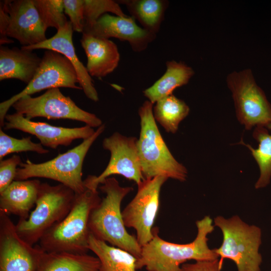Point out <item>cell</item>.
Returning <instances> with one entry per match:
<instances>
[{
  "mask_svg": "<svg viewBox=\"0 0 271 271\" xmlns=\"http://www.w3.org/2000/svg\"><path fill=\"white\" fill-rule=\"evenodd\" d=\"M75 195L72 189L63 184L41 183L34 210L27 219H19L16 224L18 235L34 246L46 231L66 217Z\"/></svg>",
  "mask_w": 271,
  "mask_h": 271,
  "instance_id": "obj_7",
  "label": "cell"
},
{
  "mask_svg": "<svg viewBox=\"0 0 271 271\" xmlns=\"http://www.w3.org/2000/svg\"><path fill=\"white\" fill-rule=\"evenodd\" d=\"M73 31L72 24L68 21L64 26L59 28L56 34L51 38L36 45L22 46L21 48L31 51L40 49L50 50L63 55L75 69L79 85L85 95L92 101H98V94L91 77L76 54L72 41Z\"/></svg>",
  "mask_w": 271,
  "mask_h": 271,
  "instance_id": "obj_17",
  "label": "cell"
},
{
  "mask_svg": "<svg viewBox=\"0 0 271 271\" xmlns=\"http://www.w3.org/2000/svg\"><path fill=\"white\" fill-rule=\"evenodd\" d=\"M105 128L102 124L89 138L49 161L37 164L29 160L21 163L17 168L15 180L36 177L47 178L60 182L76 194L82 193L86 189L82 178L84 160L91 146Z\"/></svg>",
  "mask_w": 271,
  "mask_h": 271,
  "instance_id": "obj_6",
  "label": "cell"
},
{
  "mask_svg": "<svg viewBox=\"0 0 271 271\" xmlns=\"http://www.w3.org/2000/svg\"><path fill=\"white\" fill-rule=\"evenodd\" d=\"M42 61L33 51L0 47V80L17 79L28 84Z\"/></svg>",
  "mask_w": 271,
  "mask_h": 271,
  "instance_id": "obj_19",
  "label": "cell"
},
{
  "mask_svg": "<svg viewBox=\"0 0 271 271\" xmlns=\"http://www.w3.org/2000/svg\"><path fill=\"white\" fill-rule=\"evenodd\" d=\"M99 189L105 196L91 212L88 226L96 238L125 250L138 258L142 246L136 236L129 234L124 224L121 204L133 190L131 187H122L114 177H109Z\"/></svg>",
  "mask_w": 271,
  "mask_h": 271,
  "instance_id": "obj_2",
  "label": "cell"
},
{
  "mask_svg": "<svg viewBox=\"0 0 271 271\" xmlns=\"http://www.w3.org/2000/svg\"><path fill=\"white\" fill-rule=\"evenodd\" d=\"M12 107L16 113L29 120L37 117L48 119H67L83 122L92 127H98L103 124L95 114L80 108L70 97L62 93L59 88L49 89L35 97L25 96Z\"/></svg>",
  "mask_w": 271,
  "mask_h": 271,
  "instance_id": "obj_10",
  "label": "cell"
},
{
  "mask_svg": "<svg viewBox=\"0 0 271 271\" xmlns=\"http://www.w3.org/2000/svg\"><path fill=\"white\" fill-rule=\"evenodd\" d=\"M213 222L223 235L221 245L214 248L220 257V266L223 260L227 258L235 263L238 271H261L262 258L259 251L262 241L261 228L246 223L238 215L229 218L217 216Z\"/></svg>",
  "mask_w": 271,
  "mask_h": 271,
  "instance_id": "obj_5",
  "label": "cell"
},
{
  "mask_svg": "<svg viewBox=\"0 0 271 271\" xmlns=\"http://www.w3.org/2000/svg\"><path fill=\"white\" fill-rule=\"evenodd\" d=\"M219 259L212 260L195 261L194 263H183L181 271H221Z\"/></svg>",
  "mask_w": 271,
  "mask_h": 271,
  "instance_id": "obj_32",
  "label": "cell"
},
{
  "mask_svg": "<svg viewBox=\"0 0 271 271\" xmlns=\"http://www.w3.org/2000/svg\"><path fill=\"white\" fill-rule=\"evenodd\" d=\"M252 135L258 143L257 149L245 143L242 140L239 143L250 150L258 166L260 174L255 184V188L258 189L267 186L271 179V134L267 128L259 126L255 127Z\"/></svg>",
  "mask_w": 271,
  "mask_h": 271,
  "instance_id": "obj_26",
  "label": "cell"
},
{
  "mask_svg": "<svg viewBox=\"0 0 271 271\" xmlns=\"http://www.w3.org/2000/svg\"><path fill=\"white\" fill-rule=\"evenodd\" d=\"M5 1L10 17L8 37L17 40L23 46L36 45L47 39L46 30L34 0Z\"/></svg>",
  "mask_w": 271,
  "mask_h": 271,
  "instance_id": "obj_16",
  "label": "cell"
},
{
  "mask_svg": "<svg viewBox=\"0 0 271 271\" xmlns=\"http://www.w3.org/2000/svg\"><path fill=\"white\" fill-rule=\"evenodd\" d=\"M34 3L46 30L49 27L58 30L68 21L64 14L63 0H34Z\"/></svg>",
  "mask_w": 271,
  "mask_h": 271,
  "instance_id": "obj_27",
  "label": "cell"
},
{
  "mask_svg": "<svg viewBox=\"0 0 271 271\" xmlns=\"http://www.w3.org/2000/svg\"><path fill=\"white\" fill-rule=\"evenodd\" d=\"M96 256L68 252H46L36 271H100Z\"/></svg>",
  "mask_w": 271,
  "mask_h": 271,
  "instance_id": "obj_22",
  "label": "cell"
},
{
  "mask_svg": "<svg viewBox=\"0 0 271 271\" xmlns=\"http://www.w3.org/2000/svg\"><path fill=\"white\" fill-rule=\"evenodd\" d=\"M77 83V74L71 62L60 53L46 50L31 82L21 92L0 103L1 126H4L5 118L10 108L21 98L54 88L82 89Z\"/></svg>",
  "mask_w": 271,
  "mask_h": 271,
  "instance_id": "obj_9",
  "label": "cell"
},
{
  "mask_svg": "<svg viewBox=\"0 0 271 271\" xmlns=\"http://www.w3.org/2000/svg\"><path fill=\"white\" fill-rule=\"evenodd\" d=\"M153 106V115L168 132L175 133L180 123L189 113L190 108L183 100L173 94L159 100Z\"/></svg>",
  "mask_w": 271,
  "mask_h": 271,
  "instance_id": "obj_25",
  "label": "cell"
},
{
  "mask_svg": "<svg viewBox=\"0 0 271 271\" xmlns=\"http://www.w3.org/2000/svg\"><path fill=\"white\" fill-rule=\"evenodd\" d=\"M84 29H89L102 15L111 13L117 16L126 17L116 1L112 0H83Z\"/></svg>",
  "mask_w": 271,
  "mask_h": 271,
  "instance_id": "obj_28",
  "label": "cell"
},
{
  "mask_svg": "<svg viewBox=\"0 0 271 271\" xmlns=\"http://www.w3.org/2000/svg\"><path fill=\"white\" fill-rule=\"evenodd\" d=\"M138 139L115 132L102 142V147L109 152V161L98 176L89 175L83 180L86 188L96 191L99 185L110 176L118 175L139 184L143 175L137 148Z\"/></svg>",
  "mask_w": 271,
  "mask_h": 271,
  "instance_id": "obj_12",
  "label": "cell"
},
{
  "mask_svg": "<svg viewBox=\"0 0 271 271\" xmlns=\"http://www.w3.org/2000/svg\"><path fill=\"white\" fill-rule=\"evenodd\" d=\"M80 42L87 59L86 68L91 77H105L118 66L120 54L111 40L82 33Z\"/></svg>",
  "mask_w": 271,
  "mask_h": 271,
  "instance_id": "obj_18",
  "label": "cell"
},
{
  "mask_svg": "<svg viewBox=\"0 0 271 271\" xmlns=\"http://www.w3.org/2000/svg\"><path fill=\"white\" fill-rule=\"evenodd\" d=\"M28 137L18 139L8 136L0 129V161L10 154L24 152H33L40 154L48 153L49 151L41 143H35Z\"/></svg>",
  "mask_w": 271,
  "mask_h": 271,
  "instance_id": "obj_29",
  "label": "cell"
},
{
  "mask_svg": "<svg viewBox=\"0 0 271 271\" xmlns=\"http://www.w3.org/2000/svg\"><path fill=\"white\" fill-rule=\"evenodd\" d=\"M101 200L97 190L86 188L76 194L68 214L41 238L39 245L41 249L46 252L87 253L89 250L90 215Z\"/></svg>",
  "mask_w": 271,
  "mask_h": 271,
  "instance_id": "obj_3",
  "label": "cell"
},
{
  "mask_svg": "<svg viewBox=\"0 0 271 271\" xmlns=\"http://www.w3.org/2000/svg\"><path fill=\"white\" fill-rule=\"evenodd\" d=\"M197 234L190 243L179 244L161 238L159 229L153 228L154 236L142 247L137 258V269L145 267L148 271H181V266L189 260H212L219 258L214 249L208 245V235L214 230L213 221L205 216L196 222Z\"/></svg>",
  "mask_w": 271,
  "mask_h": 271,
  "instance_id": "obj_1",
  "label": "cell"
},
{
  "mask_svg": "<svg viewBox=\"0 0 271 271\" xmlns=\"http://www.w3.org/2000/svg\"><path fill=\"white\" fill-rule=\"evenodd\" d=\"M63 7L64 13L69 16L73 31L83 33L84 1L63 0Z\"/></svg>",
  "mask_w": 271,
  "mask_h": 271,
  "instance_id": "obj_30",
  "label": "cell"
},
{
  "mask_svg": "<svg viewBox=\"0 0 271 271\" xmlns=\"http://www.w3.org/2000/svg\"><path fill=\"white\" fill-rule=\"evenodd\" d=\"M89 249L100 262V271H137V258L129 252L96 238L91 233Z\"/></svg>",
  "mask_w": 271,
  "mask_h": 271,
  "instance_id": "obj_23",
  "label": "cell"
},
{
  "mask_svg": "<svg viewBox=\"0 0 271 271\" xmlns=\"http://www.w3.org/2000/svg\"><path fill=\"white\" fill-rule=\"evenodd\" d=\"M21 163V158L18 155L0 161V193L15 180L17 166Z\"/></svg>",
  "mask_w": 271,
  "mask_h": 271,
  "instance_id": "obj_31",
  "label": "cell"
},
{
  "mask_svg": "<svg viewBox=\"0 0 271 271\" xmlns=\"http://www.w3.org/2000/svg\"><path fill=\"white\" fill-rule=\"evenodd\" d=\"M41 184L37 179L14 180L0 193V210L27 219L36 204Z\"/></svg>",
  "mask_w": 271,
  "mask_h": 271,
  "instance_id": "obj_20",
  "label": "cell"
},
{
  "mask_svg": "<svg viewBox=\"0 0 271 271\" xmlns=\"http://www.w3.org/2000/svg\"><path fill=\"white\" fill-rule=\"evenodd\" d=\"M232 93L236 117L245 129L271 128V104L256 83L252 72L247 69L230 73L226 79Z\"/></svg>",
  "mask_w": 271,
  "mask_h": 271,
  "instance_id": "obj_8",
  "label": "cell"
},
{
  "mask_svg": "<svg viewBox=\"0 0 271 271\" xmlns=\"http://www.w3.org/2000/svg\"><path fill=\"white\" fill-rule=\"evenodd\" d=\"M168 179L163 176L145 179L138 185L137 192L122 211L126 228L136 230L142 247L153 238V226L160 208L161 188Z\"/></svg>",
  "mask_w": 271,
  "mask_h": 271,
  "instance_id": "obj_11",
  "label": "cell"
},
{
  "mask_svg": "<svg viewBox=\"0 0 271 271\" xmlns=\"http://www.w3.org/2000/svg\"><path fill=\"white\" fill-rule=\"evenodd\" d=\"M82 33L108 39L114 38L128 42L136 52L145 50L156 38L153 34L139 26L132 17H122L106 13L101 16Z\"/></svg>",
  "mask_w": 271,
  "mask_h": 271,
  "instance_id": "obj_15",
  "label": "cell"
},
{
  "mask_svg": "<svg viewBox=\"0 0 271 271\" xmlns=\"http://www.w3.org/2000/svg\"><path fill=\"white\" fill-rule=\"evenodd\" d=\"M116 2L125 6L131 17L139 21L143 28L155 35L160 30L169 6V2L166 0H121Z\"/></svg>",
  "mask_w": 271,
  "mask_h": 271,
  "instance_id": "obj_24",
  "label": "cell"
},
{
  "mask_svg": "<svg viewBox=\"0 0 271 271\" xmlns=\"http://www.w3.org/2000/svg\"><path fill=\"white\" fill-rule=\"evenodd\" d=\"M4 128L5 130L16 129L34 135L42 146L52 149H56L59 146H69L77 139L86 140L95 131L88 125L70 128L34 121L16 112L6 115Z\"/></svg>",
  "mask_w": 271,
  "mask_h": 271,
  "instance_id": "obj_14",
  "label": "cell"
},
{
  "mask_svg": "<svg viewBox=\"0 0 271 271\" xmlns=\"http://www.w3.org/2000/svg\"><path fill=\"white\" fill-rule=\"evenodd\" d=\"M10 17L7 11L5 1L0 2V44L1 46L6 44L14 43V41L8 38L7 32L9 24Z\"/></svg>",
  "mask_w": 271,
  "mask_h": 271,
  "instance_id": "obj_33",
  "label": "cell"
},
{
  "mask_svg": "<svg viewBox=\"0 0 271 271\" xmlns=\"http://www.w3.org/2000/svg\"><path fill=\"white\" fill-rule=\"evenodd\" d=\"M44 252L21 238L8 213L0 210V271H36Z\"/></svg>",
  "mask_w": 271,
  "mask_h": 271,
  "instance_id": "obj_13",
  "label": "cell"
},
{
  "mask_svg": "<svg viewBox=\"0 0 271 271\" xmlns=\"http://www.w3.org/2000/svg\"><path fill=\"white\" fill-rule=\"evenodd\" d=\"M166 65L164 74L143 91L144 95L153 104L172 94L176 88L187 84L194 74L193 69L183 62L168 61Z\"/></svg>",
  "mask_w": 271,
  "mask_h": 271,
  "instance_id": "obj_21",
  "label": "cell"
},
{
  "mask_svg": "<svg viewBox=\"0 0 271 271\" xmlns=\"http://www.w3.org/2000/svg\"><path fill=\"white\" fill-rule=\"evenodd\" d=\"M154 104L145 101L139 109L141 130L137 148L145 179L163 176L180 182L188 177V171L170 152L153 115Z\"/></svg>",
  "mask_w": 271,
  "mask_h": 271,
  "instance_id": "obj_4",
  "label": "cell"
}]
</instances>
